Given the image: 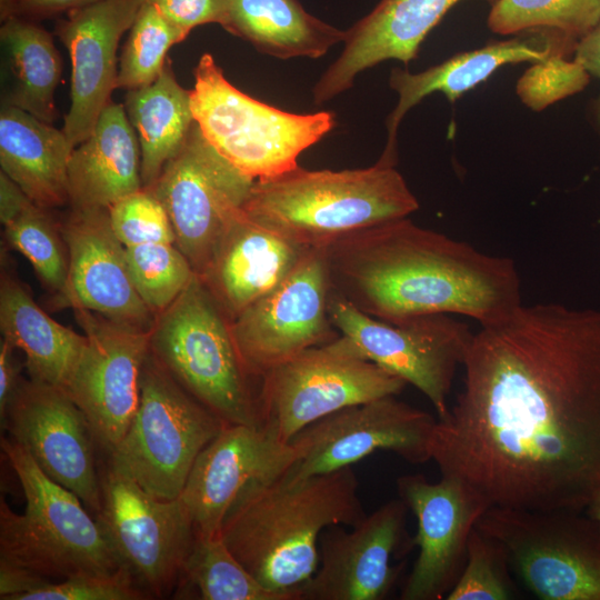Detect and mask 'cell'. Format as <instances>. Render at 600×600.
<instances>
[{
	"label": "cell",
	"mask_w": 600,
	"mask_h": 600,
	"mask_svg": "<svg viewBox=\"0 0 600 600\" xmlns=\"http://www.w3.org/2000/svg\"><path fill=\"white\" fill-rule=\"evenodd\" d=\"M431 460L491 506L586 511L600 489V309L520 304L474 332Z\"/></svg>",
	"instance_id": "cell-1"
},
{
	"label": "cell",
	"mask_w": 600,
	"mask_h": 600,
	"mask_svg": "<svg viewBox=\"0 0 600 600\" xmlns=\"http://www.w3.org/2000/svg\"><path fill=\"white\" fill-rule=\"evenodd\" d=\"M324 252L332 291L384 321L448 313L484 326L522 304L513 260L481 252L408 217L350 233Z\"/></svg>",
	"instance_id": "cell-2"
},
{
	"label": "cell",
	"mask_w": 600,
	"mask_h": 600,
	"mask_svg": "<svg viewBox=\"0 0 600 600\" xmlns=\"http://www.w3.org/2000/svg\"><path fill=\"white\" fill-rule=\"evenodd\" d=\"M351 467L293 480L252 481L228 511L220 534L237 560L264 587L301 600L319 564V540L331 526L353 527L366 511Z\"/></svg>",
	"instance_id": "cell-3"
},
{
	"label": "cell",
	"mask_w": 600,
	"mask_h": 600,
	"mask_svg": "<svg viewBox=\"0 0 600 600\" xmlns=\"http://www.w3.org/2000/svg\"><path fill=\"white\" fill-rule=\"evenodd\" d=\"M419 202L396 166L353 170L301 167L254 181L242 211L304 248H323L359 230L404 218Z\"/></svg>",
	"instance_id": "cell-4"
},
{
	"label": "cell",
	"mask_w": 600,
	"mask_h": 600,
	"mask_svg": "<svg viewBox=\"0 0 600 600\" xmlns=\"http://www.w3.org/2000/svg\"><path fill=\"white\" fill-rule=\"evenodd\" d=\"M0 444L26 499L21 514L0 500V562L47 582L116 572L120 561L81 499L47 476L20 444L3 436Z\"/></svg>",
	"instance_id": "cell-5"
},
{
	"label": "cell",
	"mask_w": 600,
	"mask_h": 600,
	"mask_svg": "<svg viewBox=\"0 0 600 600\" xmlns=\"http://www.w3.org/2000/svg\"><path fill=\"white\" fill-rule=\"evenodd\" d=\"M150 351L172 378L227 426H261L259 390L237 349L231 320L194 274L156 316Z\"/></svg>",
	"instance_id": "cell-6"
},
{
	"label": "cell",
	"mask_w": 600,
	"mask_h": 600,
	"mask_svg": "<svg viewBox=\"0 0 600 600\" xmlns=\"http://www.w3.org/2000/svg\"><path fill=\"white\" fill-rule=\"evenodd\" d=\"M191 107L204 138L247 176L267 179L298 167L302 151L336 124L330 111L288 112L232 86L211 53L193 69Z\"/></svg>",
	"instance_id": "cell-7"
},
{
	"label": "cell",
	"mask_w": 600,
	"mask_h": 600,
	"mask_svg": "<svg viewBox=\"0 0 600 600\" xmlns=\"http://www.w3.org/2000/svg\"><path fill=\"white\" fill-rule=\"evenodd\" d=\"M224 426L149 350L137 412L108 463L156 498L177 499L198 454Z\"/></svg>",
	"instance_id": "cell-8"
},
{
	"label": "cell",
	"mask_w": 600,
	"mask_h": 600,
	"mask_svg": "<svg viewBox=\"0 0 600 600\" xmlns=\"http://www.w3.org/2000/svg\"><path fill=\"white\" fill-rule=\"evenodd\" d=\"M542 600H600V521L583 511L491 506L477 526Z\"/></svg>",
	"instance_id": "cell-9"
},
{
	"label": "cell",
	"mask_w": 600,
	"mask_h": 600,
	"mask_svg": "<svg viewBox=\"0 0 600 600\" xmlns=\"http://www.w3.org/2000/svg\"><path fill=\"white\" fill-rule=\"evenodd\" d=\"M406 382L362 357L340 334L268 371L259 381L262 424L290 442L311 423L347 407L397 396Z\"/></svg>",
	"instance_id": "cell-10"
},
{
	"label": "cell",
	"mask_w": 600,
	"mask_h": 600,
	"mask_svg": "<svg viewBox=\"0 0 600 600\" xmlns=\"http://www.w3.org/2000/svg\"><path fill=\"white\" fill-rule=\"evenodd\" d=\"M330 319L358 352L422 392L438 418L447 414L448 396L474 332L448 313L390 322L371 317L332 291Z\"/></svg>",
	"instance_id": "cell-11"
},
{
	"label": "cell",
	"mask_w": 600,
	"mask_h": 600,
	"mask_svg": "<svg viewBox=\"0 0 600 600\" xmlns=\"http://www.w3.org/2000/svg\"><path fill=\"white\" fill-rule=\"evenodd\" d=\"M254 181L219 153L194 122L180 151L146 188L164 207L176 246L197 276L206 270Z\"/></svg>",
	"instance_id": "cell-12"
},
{
	"label": "cell",
	"mask_w": 600,
	"mask_h": 600,
	"mask_svg": "<svg viewBox=\"0 0 600 600\" xmlns=\"http://www.w3.org/2000/svg\"><path fill=\"white\" fill-rule=\"evenodd\" d=\"M101 478V524L120 564L149 596L163 597L177 587L196 538L180 499L163 500L107 464Z\"/></svg>",
	"instance_id": "cell-13"
},
{
	"label": "cell",
	"mask_w": 600,
	"mask_h": 600,
	"mask_svg": "<svg viewBox=\"0 0 600 600\" xmlns=\"http://www.w3.org/2000/svg\"><path fill=\"white\" fill-rule=\"evenodd\" d=\"M331 283L323 248H309L291 273L231 321L243 366L254 380L300 352L340 336L329 314Z\"/></svg>",
	"instance_id": "cell-14"
},
{
	"label": "cell",
	"mask_w": 600,
	"mask_h": 600,
	"mask_svg": "<svg viewBox=\"0 0 600 600\" xmlns=\"http://www.w3.org/2000/svg\"><path fill=\"white\" fill-rule=\"evenodd\" d=\"M437 420L397 396L347 407L292 438L298 454L284 474L301 480L333 472L378 450L393 452L412 464L428 462Z\"/></svg>",
	"instance_id": "cell-15"
},
{
	"label": "cell",
	"mask_w": 600,
	"mask_h": 600,
	"mask_svg": "<svg viewBox=\"0 0 600 600\" xmlns=\"http://www.w3.org/2000/svg\"><path fill=\"white\" fill-rule=\"evenodd\" d=\"M86 337L64 390L86 416L96 443L110 453L126 434L140 400L149 332L73 309Z\"/></svg>",
	"instance_id": "cell-16"
},
{
	"label": "cell",
	"mask_w": 600,
	"mask_h": 600,
	"mask_svg": "<svg viewBox=\"0 0 600 600\" xmlns=\"http://www.w3.org/2000/svg\"><path fill=\"white\" fill-rule=\"evenodd\" d=\"M397 490L417 518L413 544L419 548L400 599H446L463 570L470 534L491 504L466 482L446 476L432 483L406 474L397 479Z\"/></svg>",
	"instance_id": "cell-17"
},
{
	"label": "cell",
	"mask_w": 600,
	"mask_h": 600,
	"mask_svg": "<svg viewBox=\"0 0 600 600\" xmlns=\"http://www.w3.org/2000/svg\"><path fill=\"white\" fill-rule=\"evenodd\" d=\"M1 426L47 476L74 492L87 508L100 510L96 440L86 416L64 389L23 380Z\"/></svg>",
	"instance_id": "cell-18"
},
{
	"label": "cell",
	"mask_w": 600,
	"mask_h": 600,
	"mask_svg": "<svg viewBox=\"0 0 600 600\" xmlns=\"http://www.w3.org/2000/svg\"><path fill=\"white\" fill-rule=\"evenodd\" d=\"M267 424H228L198 454L179 496L197 536L220 534L223 520L244 487L284 474L297 459Z\"/></svg>",
	"instance_id": "cell-19"
},
{
	"label": "cell",
	"mask_w": 600,
	"mask_h": 600,
	"mask_svg": "<svg viewBox=\"0 0 600 600\" xmlns=\"http://www.w3.org/2000/svg\"><path fill=\"white\" fill-rule=\"evenodd\" d=\"M59 223L68 249L69 270L57 303L150 331L156 316L133 284L126 247L112 230L109 209L70 207Z\"/></svg>",
	"instance_id": "cell-20"
},
{
	"label": "cell",
	"mask_w": 600,
	"mask_h": 600,
	"mask_svg": "<svg viewBox=\"0 0 600 600\" xmlns=\"http://www.w3.org/2000/svg\"><path fill=\"white\" fill-rule=\"evenodd\" d=\"M408 507L394 499L379 507L350 531L327 528L319 540V564L300 588L301 600H382L403 564H391L404 543Z\"/></svg>",
	"instance_id": "cell-21"
},
{
	"label": "cell",
	"mask_w": 600,
	"mask_h": 600,
	"mask_svg": "<svg viewBox=\"0 0 600 600\" xmlns=\"http://www.w3.org/2000/svg\"><path fill=\"white\" fill-rule=\"evenodd\" d=\"M144 0H100L58 18L53 34L71 60V106L63 131L73 147L92 132L117 89V51Z\"/></svg>",
	"instance_id": "cell-22"
},
{
	"label": "cell",
	"mask_w": 600,
	"mask_h": 600,
	"mask_svg": "<svg viewBox=\"0 0 600 600\" xmlns=\"http://www.w3.org/2000/svg\"><path fill=\"white\" fill-rule=\"evenodd\" d=\"M577 42L557 30L536 29L458 53L418 73L401 68L392 69L389 86L399 99L387 119V143L378 161L396 166L398 128L406 113L427 96L441 92L450 103H454L501 67L520 62L534 63L556 54L570 57L574 53Z\"/></svg>",
	"instance_id": "cell-23"
},
{
	"label": "cell",
	"mask_w": 600,
	"mask_h": 600,
	"mask_svg": "<svg viewBox=\"0 0 600 600\" xmlns=\"http://www.w3.org/2000/svg\"><path fill=\"white\" fill-rule=\"evenodd\" d=\"M460 1L380 0L346 30L342 52L313 87L314 104L347 91L360 72L382 61L398 60L408 66L428 33ZM486 1L492 6L497 0Z\"/></svg>",
	"instance_id": "cell-24"
},
{
	"label": "cell",
	"mask_w": 600,
	"mask_h": 600,
	"mask_svg": "<svg viewBox=\"0 0 600 600\" xmlns=\"http://www.w3.org/2000/svg\"><path fill=\"white\" fill-rule=\"evenodd\" d=\"M308 249L254 222L241 210L198 277L232 321L277 288Z\"/></svg>",
	"instance_id": "cell-25"
},
{
	"label": "cell",
	"mask_w": 600,
	"mask_h": 600,
	"mask_svg": "<svg viewBox=\"0 0 600 600\" xmlns=\"http://www.w3.org/2000/svg\"><path fill=\"white\" fill-rule=\"evenodd\" d=\"M141 150L124 106L112 100L68 163L71 208L109 209L142 189Z\"/></svg>",
	"instance_id": "cell-26"
},
{
	"label": "cell",
	"mask_w": 600,
	"mask_h": 600,
	"mask_svg": "<svg viewBox=\"0 0 600 600\" xmlns=\"http://www.w3.org/2000/svg\"><path fill=\"white\" fill-rule=\"evenodd\" d=\"M73 149L63 129L1 103V171L37 206L49 210L69 206L68 163Z\"/></svg>",
	"instance_id": "cell-27"
},
{
	"label": "cell",
	"mask_w": 600,
	"mask_h": 600,
	"mask_svg": "<svg viewBox=\"0 0 600 600\" xmlns=\"http://www.w3.org/2000/svg\"><path fill=\"white\" fill-rule=\"evenodd\" d=\"M0 329L3 339L24 353L31 380L64 388L86 337L47 314L8 270L1 272Z\"/></svg>",
	"instance_id": "cell-28"
},
{
	"label": "cell",
	"mask_w": 600,
	"mask_h": 600,
	"mask_svg": "<svg viewBox=\"0 0 600 600\" xmlns=\"http://www.w3.org/2000/svg\"><path fill=\"white\" fill-rule=\"evenodd\" d=\"M221 27L278 59H317L346 39V30L316 18L299 0H227Z\"/></svg>",
	"instance_id": "cell-29"
},
{
	"label": "cell",
	"mask_w": 600,
	"mask_h": 600,
	"mask_svg": "<svg viewBox=\"0 0 600 600\" xmlns=\"http://www.w3.org/2000/svg\"><path fill=\"white\" fill-rule=\"evenodd\" d=\"M1 22L6 73L1 103L52 124L58 117L54 92L62 73L53 34L41 22L18 16L2 18Z\"/></svg>",
	"instance_id": "cell-30"
},
{
	"label": "cell",
	"mask_w": 600,
	"mask_h": 600,
	"mask_svg": "<svg viewBox=\"0 0 600 600\" xmlns=\"http://www.w3.org/2000/svg\"><path fill=\"white\" fill-rule=\"evenodd\" d=\"M123 106L141 150L142 187L149 188L180 151L196 122L191 90L179 84L168 58L157 80L129 90Z\"/></svg>",
	"instance_id": "cell-31"
},
{
	"label": "cell",
	"mask_w": 600,
	"mask_h": 600,
	"mask_svg": "<svg viewBox=\"0 0 600 600\" xmlns=\"http://www.w3.org/2000/svg\"><path fill=\"white\" fill-rule=\"evenodd\" d=\"M176 596L201 600H291L260 583L233 556L221 534L197 536Z\"/></svg>",
	"instance_id": "cell-32"
},
{
	"label": "cell",
	"mask_w": 600,
	"mask_h": 600,
	"mask_svg": "<svg viewBox=\"0 0 600 600\" xmlns=\"http://www.w3.org/2000/svg\"><path fill=\"white\" fill-rule=\"evenodd\" d=\"M599 22L600 0H497L487 20L501 36L552 29L577 41Z\"/></svg>",
	"instance_id": "cell-33"
},
{
	"label": "cell",
	"mask_w": 600,
	"mask_h": 600,
	"mask_svg": "<svg viewBox=\"0 0 600 600\" xmlns=\"http://www.w3.org/2000/svg\"><path fill=\"white\" fill-rule=\"evenodd\" d=\"M49 211L30 202L3 227L9 247L29 260L43 286L57 299L66 288L69 258L60 223Z\"/></svg>",
	"instance_id": "cell-34"
},
{
	"label": "cell",
	"mask_w": 600,
	"mask_h": 600,
	"mask_svg": "<svg viewBox=\"0 0 600 600\" xmlns=\"http://www.w3.org/2000/svg\"><path fill=\"white\" fill-rule=\"evenodd\" d=\"M186 38L151 3L141 4L119 57L117 88L151 84L164 69L169 49Z\"/></svg>",
	"instance_id": "cell-35"
},
{
	"label": "cell",
	"mask_w": 600,
	"mask_h": 600,
	"mask_svg": "<svg viewBox=\"0 0 600 600\" xmlns=\"http://www.w3.org/2000/svg\"><path fill=\"white\" fill-rule=\"evenodd\" d=\"M126 257L133 284L154 316L167 309L196 274L176 243L126 248Z\"/></svg>",
	"instance_id": "cell-36"
},
{
	"label": "cell",
	"mask_w": 600,
	"mask_h": 600,
	"mask_svg": "<svg viewBox=\"0 0 600 600\" xmlns=\"http://www.w3.org/2000/svg\"><path fill=\"white\" fill-rule=\"evenodd\" d=\"M510 562L503 546L477 527L467 548L463 570L447 600H509L516 598Z\"/></svg>",
	"instance_id": "cell-37"
},
{
	"label": "cell",
	"mask_w": 600,
	"mask_h": 600,
	"mask_svg": "<svg viewBox=\"0 0 600 600\" xmlns=\"http://www.w3.org/2000/svg\"><path fill=\"white\" fill-rule=\"evenodd\" d=\"M590 78L573 58L556 54L531 63L519 78L516 92L526 107L539 112L584 90Z\"/></svg>",
	"instance_id": "cell-38"
},
{
	"label": "cell",
	"mask_w": 600,
	"mask_h": 600,
	"mask_svg": "<svg viewBox=\"0 0 600 600\" xmlns=\"http://www.w3.org/2000/svg\"><path fill=\"white\" fill-rule=\"evenodd\" d=\"M112 230L126 247L176 243L170 218L154 194L142 188L109 208Z\"/></svg>",
	"instance_id": "cell-39"
},
{
	"label": "cell",
	"mask_w": 600,
	"mask_h": 600,
	"mask_svg": "<svg viewBox=\"0 0 600 600\" xmlns=\"http://www.w3.org/2000/svg\"><path fill=\"white\" fill-rule=\"evenodd\" d=\"M149 598L131 573L120 567L108 574L81 573L47 582L23 593L17 600H140Z\"/></svg>",
	"instance_id": "cell-40"
},
{
	"label": "cell",
	"mask_w": 600,
	"mask_h": 600,
	"mask_svg": "<svg viewBox=\"0 0 600 600\" xmlns=\"http://www.w3.org/2000/svg\"><path fill=\"white\" fill-rule=\"evenodd\" d=\"M187 38L197 27L218 23L226 18L227 0H146Z\"/></svg>",
	"instance_id": "cell-41"
},
{
	"label": "cell",
	"mask_w": 600,
	"mask_h": 600,
	"mask_svg": "<svg viewBox=\"0 0 600 600\" xmlns=\"http://www.w3.org/2000/svg\"><path fill=\"white\" fill-rule=\"evenodd\" d=\"M100 0H0V17L18 16L41 22Z\"/></svg>",
	"instance_id": "cell-42"
},
{
	"label": "cell",
	"mask_w": 600,
	"mask_h": 600,
	"mask_svg": "<svg viewBox=\"0 0 600 600\" xmlns=\"http://www.w3.org/2000/svg\"><path fill=\"white\" fill-rule=\"evenodd\" d=\"M14 347L2 338L0 342V420L6 417L7 410L16 396L23 379L21 364L16 358Z\"/></svg>",
	"instance_id": "cell-43"
},
{
	"label": "cell",
	"mask_w": 600,
	"mask_h": 600,
	"mask_svg": "<svg viewBox=\"0 0 600 600\" xmlns=\"http://www.w3.org/2000/svg\"><path fill=\"white\" fill-rule=\"evenodd\" d=\"M573 59L590 74L600 80V22L578 40ZM592 120L600 131V93L591 109Z\"/></svg>",
	"instance_id": "cell-44"
},
{
	"label": "cell",
	"mask_w": 600,
	"mask_h": 600,
	"mask_svg": "<svg viewBox=\"0 0 600 600\" xmlns=\"http://www.w3.org/2000/svg\"><path fill=\"white\" fill-rule=\"evenodd\" d=\"M30 202L29 197L4 172L0 173V220L2 226L12 221Z\"/></svg>",
	"instance_id": "cell-45"
},
{
	"label": "cell",
	"mask_w": 600,
	"mask_h": 600,
	"mask_svg": "<svg viewBox=\"0 0 600 600\" xmlns=\"http://www.w3.org/2000/svg\"><path fill=\"white\" fill-rule=\"evenodd\" d=\"M586 512L594 518L596 520L600 521V489L596 492L593 498L591 499L590 503L588 504Z\"/></svg>",
	"instance_id": "cell-46"
}]
</instances>
